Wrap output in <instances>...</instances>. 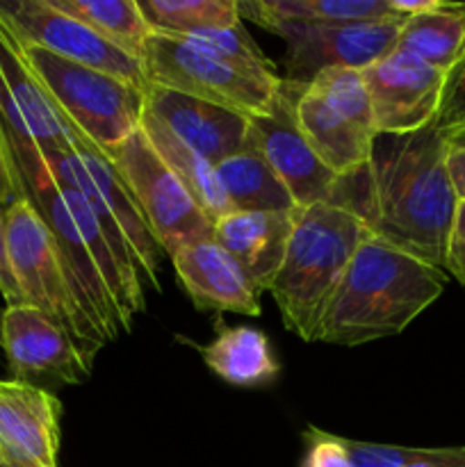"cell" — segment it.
I'll return each instance as SVG.
<instances>
[{
  "label": "cell",
  "mask_w": 465,
  "mask_h": 467,
  "mask_svg": "<svg viewBox=\"0 0 465 467\" xmlns=\"http://www.w3.org/2000/svg\"><path fill=\"white\" fill-rule=\"evenodd\" d=\"M296 213L231 210L212 223V237L244 267L260 292H269L285 258Z\"/></svg>",
  "instance_id": "d6986e66"
},
{
  "label": "cell",
  "mask_w": 465,
  "mask_h": 467,
  "mask_svg": "<svg viewBox=\"0 0 465 467\" xmlns=\"http://www.w3.org/2000/svg\"><path fill=\"white\" fill-rule=\"evenodd\" d=\"M150 30L160 35H194L240 26V0H140Z\"/></svg>",
  "instance_id": "484cf974"
},
{
  "label": "cell",
  "mask_w": 465,
  "mask_h": 467,
  "mask_svg": "<svg viewBox=\"0 0 465 467\" xmlns=\"http://www.w3.org/2000/svg\"><path fill=\"white\" fill-rule=\"evenodd\" d=\"M296 123L319 160L340 178L369 162L378 137L367 85L351 68H326L305 82L296 99Z\"/></svg>",
  "instance_id": "52a82bcc"
},
{
  "label": "cell",
  "mask_w": 465,
  "mask_h": 467,
  "mask_svg": "<svg viewBox=\"0 0 465 467\" xmlns=\"http://www.w3.org/2000/svg\"><path fill=\"white\" fill-rule=\"evenodd\" d=\"M360 76L367 85L378 135H410L436 123L447 73L395 48Z\"/></svg>",
  "instance_id": "5bb4252c"
},
{
  "label": "cell",
  "mask_w": 465,
  "mask_h": 467,
  "mask_svg": "<svg viewBox=\"0 0 465 467\" xmlns=\"http://www.w3.org/2000/svg\"><path fill=\"white\" fill-rule=\"evenodd\" d=\"M210 372L237 388L267 386L276 379L278 365L267 336L251 327H226L210 345L201 347Z\"/></svg>",
  "instance_id": "ffe728a7"
},
{
  "label": "cell",
  "mask_w": 465,
  "mask_h": 467,
  "mask_svg": "<svg viewBox=\"0 0 465 467\" xmlns=\"http://www.w3.org/2000/svg\"><path fill=\"white\" fill-rule=\"evenodd\" d=\"M18 199H26V194H23L21 181H18V173L14 169L12 155H9L3 126H0V205L7 208V205H12Z\"/></svg>",
  "instance_id": "836d02e7"
},
{
  "label": "cell",
  "mask_w": 465,
  "mask_h": 467,
  "mask_svg": "<svg viewBox=\"0 0 465 467\" xmlns=\"http://www.w3.org/2000/svg\"><path fill=\"white\" fill-rule=\"evenodd\" d=\"M0 18L21 44L36 46L68 62L146 87L144 67L126 50L109 44L87 23L55 7L50 0H0Z\"/></svg>",
  "instance_id": "8fae6325"
},
{
  "label": "cell",
  "mask_w": 465,
  "mask_h": 467,
  "mask_svg": "<svg viewBox=\"0 0 465 467\" xmlns=\"http://www.w3.org/2000/svg\"><path fill=\"white\" fill-rule=\"evenodd\" d=\"M146 82L208 100L244 117H264L276 103L283 78L222 57L176 35L149 36L141 53Z\"/></svg>",
  "instance_id": "8992f818"
},
{
  "label": "cell",
  "mask_w": 465,
  "mask_h": 467,
  "mask_svg": "<svg viewBox=\"0 0 465 467\" xmlns=\"http://www.w3.org/2000/svg\"><path fill=\"white\" fill-rule=\"evenodd\" d=\"M21 48L59 114L96 150L105 155L140 130L144 112L141 87L98 68L68 62L36 46L21 44Z\"/></svg>",
  "instance_id": "5b68a950"
},
{
  "label": "cell",
  "mask_w": 465,
  "mask_h": 467,
  "mask_svg": "<svg viewBox=\"0 0 465 467\" xmlns=\"http://www.w3.org/2000/svg\"><path fill=\"white\" fill-rule=\"evenodd\" d=\"M7 249L23 301L59 324L87 354L96 356L105 340L78 304L62 255L48 223L27 199L5 208Z\"/></svg>",
  "instance_id": "ba28073f"
},
{
  "label": "cell",
  "mask_w": 465,
  "mask_h": 467,
  "mask_svg": "<svg viewBox=\"0 0 465 467\" xmlns=\"http://www.w3.org/2000/svg\"><path fill=\"white\" fill-rule=\"evenodd\" d=\"M26 199L35 205L36 213L48 223L59 255H62L73 295H76L78 304L85 310L96 331L100 333V337L105 342H112L121 333L130 331V322L121 313L114 296L109 295L108 285L100 276L98 265L82 242L80 231H78L76 222H73L71 213L64 203L62 190H59L53 173L36 185L26 187Z\"/></svg>",
  "instance_id": "9a60e30c"
},
{
  "label": "cell",
  "mask_w": 465,
  "mask_h": 467,
  "mask_svg": "<svg viewBox=\"0 0 465 467\" xmlns=\"http://www.w3.org/2000/svg\"><path fill=\"white\" fill-rule=\"evenodd\" d=\"M404 467H465V447L418 450V456Z\"/></svg>",
  "instance_id": "e575fe53"
},
{
  "label": "cell",
  "mask_w": 465,
  "mask_h": 467,
  "mask_svg": "<svg viewBox=\"0 0 465 467\" xmlns=\"http://www.w3.org/2000/svg\"><path fill=\"white\" fill-rule=\"evenodd\" d=\"M57 9L80 18L100 36L141 62V53L153 35L140 0H50Z\"/></svg>",
  "instance_id": "d4e9b609"
},
{
  "label": "cell",
  "mask_w": 465,
  "mask_h": 467,
  "mask_svg": "<svg viewBox=\"0 0 465 467\" xmlns=\"http://www.w3.org/2000/svg\"><path fill=\"white\" fill-rule=\"evenodd\" d=\"M140 128L146 135V140H149V144L155 149V153H158L160 158L171 167V171L185 182V187L191 192V196H194L196 203L201 205V210L212 219V223L217 222L219 217H223L226 213H231V205H228L226 196H223L222 192V185H219L217 169H214L208 160H203L196 150H191L190 146L182 144L160 119H155L153 114L149 112V109L141 112Z\"/></svg>",
  "instance_id": "603a6c76"
},
{
  "label": "cell",
  "mask_w": 465,
  "mask_h": 467,
  "mask_svg": "<svg viewBox=\"0 0 465 467\" xmlns=\"http://www.w3.org/2000/svg\"><path fill=\"white\" fill-rule=\"evenodd\" d=\"M3 315L5 308H0V347H3Z\"/></svg>",
  "instance_id": "8d00e7d4"
},
{
  "label": "cell",
  "mask_w": 465,
  "mask_h": 467,
  "mask_svg": "<svg viewBox=\"0 0 465 467\" xmlns=\"http://www.w3.org/2000/svg\"><path fill=\"white\" fill-rule=\"evenodd\" d=\"M406 18L377 23H276L269 32L287 46L290 80L310 82L326 68L363 71L397 48Z\"/></svg>",
  "instance_id": "7c38bea8"
},
{
  "label": "cell",
  "mask_w": 465,
  "mask_h": 467,
  "mask_svg": "<svg viewBox=\"0 0 465 467\" xmlns=\"http://www.w3.org/2000/svg\"><path fill=\"white\" fill-rule=\"evenodd\" d=\"M351 467H404L418 456V447H399V445H377V442L349 441Z\"/></svg>",
  "instance_id": "4dcf8cb0"
},
{
  "label": "cell",
  "mask_w": 465,
  "mask_h": 467,
  "mask_svg": "<svg viewBox=\"0 0 465 467\" xmlns=\"http://www.w3.org/2000/svg\"><path fill=\"white\" fill-rule=\"evenodd\" d=\"M3 349L14 381L30 386H80L89 379L94 356L87 354L55 319L30 304L7 306Z\"/></svg>",
  "instance_id": "4fadbf2b"
},
{
  "label": "cell",
  "mask_w": 465,
  "mask_h": 467,
  "mask_svg": "<svg viewBox=\"0 0 465 467\" xmlns=\"http://www.w3.org/2000/svg\"><path fill=\"white\" fill-rule=\"evenodd\" d=\"M0 292H3L7 306L26 304L23 301L18 283L14 278L12 263H9V249H7V222H5V205H0Z\"/></svg>",
  "instance_id": "d6a6232c"
},
{
  "label": "cell",
  "mask_w": 465,
  "mask_h": 467,
  "mask_svg": "<svg viewBox=\"0 0 465 467\" xmlns=\"http://www.w3.org/2000/svg\"><path fill=\"white\" fill-rule=\"evenodd\" d=\"M105 158L121 176L164 254L171 255L190 242L212 237V219L201 210L185 182L155 153L141 128L109 149Z\"/></svg>",
  "instance_id": "9c48e42d"
},
{
  "label": "cell",
  "mask_w": 465,
  "mask_h": 467,
  "mask_svg": "<svg viewBox=\"0 0 465 467\" xmlns=\"http://www.w3.org/2000/svg\"><path fill=\"white\" fill-rule=\"evenodd\" d=\"M144 109L212 167L246 146L249 117L208 100L146 82Z\"/></svg>",
  "instance_id": "e0dca14e"
},
{
  "label": "cell",
  "mask_w": 465,
  "mask_h": 467,
  "mask_svg": "<svg viewBox=\"0 0 465 467\" xmlns=\"http://www.w3.org/2000/svg\"><path fill=\"white\" fill-rule=\"evenodd\" d=\"M304 441L308 445V454H305L304 463L305 467H351L346 438L333 436V433L310 427L305 429Z\"/></svg>",
  "instance_id": "f546056e"
},
{
  "label": "cell",
  "mask_w": 465,
  "mask_h": 467,
  "mask_svg": "<svg viewBox=\"0 0 465 467\" xmlns=\"http://www.w3.org/2000/svg\"><path fill=\"white\" fill-rule=\"evenodd\" d=\"M445 274H451L465 287V203L456 205L445 249Z\"/></svg>",
  "instance_id": "1f68e13d"
},
{
  "label": "cell",
  "mask_w": 465,
  "mask_h": 467,
  "mask_svg": "<svg viewBox=\"0 0 465 467\" xmlns=\"http://www.w3.org/2000/svg\"><path fill=\"white\" fill-rule=\"evenodd\" d=\"M304 85L305 82L290 78L283 80L272 112L249 119L246 135V144L263 155L283 187L290 192L296 208L328 203L340 182V176L319 160L296 123V99Z\"/></svg>",
  "instance_id": "30bf717a"
},
{
  "label": "cell",
  "mask_w": 465,
  "mask_h": 467,
  "mask_svg": "<svg viewBox=\"0 0 465 467\" xmlns=\"http://www.w3.org/2000/svg\"><path fill=\"white\" fill-rule=\"evenodd\" d=\"M59 190H62L64 203H67L68 213H71L73 222H76L78 231H80L82 242H85L87 249H89V254L94 255L96 265H98L100 276H103L109 295L114 296L117 306L121 308V313L126 315L128 322L132 324V317L144 310V306H146L144 295H140V292H135L130 285H128L126 276H123V272H121V267H119L117 258H114L112 249H109V244L105 242L103 228H100L98 219H96L94 210L89 208V203H87L85 196H82L80 192L71 190V187L59 185Z\"/></svg>",
  "instance_id": "4316f807"
},
{
  "label": "cell",
  "mask_w": 465,
  "mask_h": 467,
  "mask_svg": "<svg viewBox=\"0 0 465 467\" xmlns=\"http://www.w3.org/2000/svg\"><path fill=\"white\" fill-rule=\"evenodd\" d=\"M62 404L44 388L0 381V467H57Z\"/></svg>",
  "instance_id": "2e32d148"
},
{
  "label": "cell",
  "mask_w": 465,
  "mask_h": 467,
  "mask_svg": "<svg viewBox=\"0 0 465 467\" xmlns=\"http://www.w3.org/2000/svg\"><path fill=\"white\" fill-rule=\"evenodd\" d=\"M187 296L199 310H219L258 317L260 295L249 274L214 237L181 246L171 255Z\"/></svg>",
  "instance_id": "ac0fdd59"
},
{
  "label": "cell",
  "mask_w": 465,
  "mask_h": 467,
  "mask_svg": "<svg viewBox=\"0 0 465 467\" xmlns=\"http://www.w3.org/2000/svg\"><path fill=\"white\" fill-rule=\"evenodd\" d=\"M367 235V223L342 205L299 208L285 258L269 287L287 331L305 342L317 340L324 313Z\"/></svg>",
  "instance_id": "3957f363"
},
{
  "label": "cell",
  "mask_w": 465,
  "mask_h": 467,
  "mask_svg": "<svg viewBox=\"0 0 465 467\" xmlns=\"http://www.w3.org/2000/svg\"><path fill=\"white\" fill-rule=\"evenodd\" d=\"M397 50L450 73L465 53V3H440L404 21Z\"/></svg>",
  "instance_id": "44dd1931"
},
{
  "label": "cell",
  "mask_w": 465,
  "mask_h": 467,
  "mask_svg": "<svg viewBox=\"0 0 465 467\" xmlns=\"http://www.w3.org/2000/svg\"><path fill=\"white\" fill-rule=\"evenodd\" d=\"M450 144L433 123L410 135H378L369 162L340 178L328 203L358 214L378 240L442 269L459 205L447 176Z\"/></svg>",
  "instance_id": "6da1fadb"
},
{
  "label": "cell",
  "mask_w": 465,
  "mask_h": 467,
  "mask_svg": "<svg viewBox=\"0 0 465 467\" xmlns=\"http://www.w3.org/2000/svg\"><path fill=\"white\" fill-rule=\"evenodd\" d=\"M433 126L450 141L465 140V53L460 62L447 73L440 112Z\"/></svg>",
  "instance_id": "f1b7e54d"
},
{
  "label": "cell",
  "mask_w": 465,
  "mask_h": 467,
  "mask_svg": "<svg viewBox=\"0 0 465 467\" xmlns=\"http://www.w3.org/2000/svg\"><path fill=\"white\" fill-rule=\"evenodd\" d=\"M182 39L199 44L203 48L212 50V53L222 55V57L232 59L237 64H244L249 68H258V71H274V64L263 55V50L255 46L249 32L240 26L232 27H217V30H201L194 35H185Z\"/></svg>",
  "instance_id": "83f0119b"
},
{
  "label": "cell",
  "mask_w": 465,
  "mask_h": 467,
  "mask_svg": "<svg viewBox=\"0 0 465 467\" xmlns=\"http://www.w3.org/2000/svg\"><path fill=\"white\" fill-rule=\"evenodd\" d=\"M46 164L59 185L85 196L128 285L140 295L144 283L160 290L158 274L167 254L112 162L100 150L82 149L46 155Z\"/></svg>",
  "instance_id": "277c9868"
},
{
  "label": "cell",
  "mask_w": 465,
  "mask_h": 467,
  "mask_svg": "<svg viewBox=\"0 0 465 467\" xmlns=\"http://www.w3.org/2000/svg\"><path fill=\"white\" fill-rule=\"evenodd\" d=\"M240 16L269 30L276 23H377L399 14L392 0H240Z\"/></svg>",
  "instance_id": "7402d4cb"
},
{
  "label": "cell",
  "mask_w": 465,
  "mask_h": 467,
  "mask_svg": "<svg viewBox=\"0 0 465 467\" xmlns=\"http://www.w3.org/2000/svg\"><path fill=\"white\" fill-rule=\"evenodd\" d=\"M447 285L438 269L369 233L351 258L319 327V342L356 347L399 336Z\"/></svg>",
  "instance_id": "7a4b0ae2"
},
{
  "label": "cell",
  "mask_w": 465,
  "mask_h": 467,
  "mask_svg": "<svg viewBox=\"0 0 465 467\" xmlns=\"http://www.w3.org/2000/svg\"><path fill=\"white\" fill-rule=\"evenodd\" d=\"M214 169L231 210H269V213L299 210L272 167L249 144Z\"/></svg>",
  "instance_id": "cb8c5ba5"
},
{
  "label": "cell",
  "mask_w": 465,
  "mask_h": 467,
  "mask_svg": "<svg viewBox=\"0 0 465 467\" xmlns=\"http://www.w3.org/2000/svg\"><path fill=\"white\" fill-rule=\"evenodd\" d=\"M447 176L459 203H465V140L451 141L447 149Z\"/></svg>",
  "instance_id": "d590c367"
}]
</instances>
